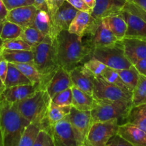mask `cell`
I'll list each match as a JSON object with an SVG mask.
<instances>
[{
    "instance_id": "cell-1",
    "label": "cell",
    "mask_w": 146,
    "mask_h": 146,
    "mask_svg": "<svg viewBox=\"0 0 146 146\" xmlns=\"http://www.w3.org/2000/svg\"><path fill=\"white\" fill-rule=\"evenodd\" d=\"M54 41L57 61L68 72L78 66L84 65L87 58H91L94 48L86 38L84 40V37L64 30Z\"/></svg>"
},
{
    "instance_id": "cell-2",
    "label": "cell",
    "mask_w": 146,
    "mask_h": 146,
    "mask_svg": "<svg viewBox=\"0 0 146 146\" xmlns=\"http://www.w3.org/2000/svg\"><path fill=\"white\" fill-rule=\"evenodd\" d=\"M30 123L20 114L16 103L0 98V131L4 146H17Z\"/></svg>"
},
{
    "instance_id": "cell-3",
    "label": "cell",
    "mask_w": 146,
    "mask_h": 146,
    "mask_svg": "<svg viewBox=\"0 0 146 146\" xmlns=\"http://www.w3.org/2000/svg\"><path fill=\"white\" fill-rule=\"evenodd\" d=\"M51 101V97L46 90L40 89L31 96L19 103H16L20 114L30 123L38 124L42 129L48 127L47 113Z\"/></svg>"
},
{
    "instance_id": "cell-4",
    "label": "cell",
    "mask_w": 146,
    "mask_h": 146,
    "mask_svg": "<svg viewBox=\"0 0 146 146\" xmlns=\"http://www.w3.org/2000/svg\"><path fill=\"white\" fill-rule=\"evenodd\" d=\"M34 65L42 75L43 89L46 90L47 84L56 70L60 67L56 55L54 41L47 36L39 44L32 48Z\"/></svg>"
},
{
    "instance_id": "cell-5",
    "label": "cell",
    "mask_w": 146,
    "mask_h": 146,
    "mask_svg": "<svg viewBox=\"0 0 146 146\" xmlns=\"http://www.w3.org/2000/svg\"><path fill=\"white\" fill-rule=\"evenodd\" d=\"M131 107L132 103L129 102L95 100L94 107L91 111L92 123L113 120H118L120 125L125 123Z\"/></svg>"
},
{
    "instance_id": "cell-6",
    "label": "cell",
    "mask_w": 146,
    "mask_h": 146,
    "mask_svg": "<svg viewBox=\"0 0 146 146\" xmlns=\"http://www.w3.org/2000/svg\"><path fill=\"white\" fill-rule=\"evenodd\" d=\"M93 97L96 101L132 103V91L123 89L106 81L101 76L92 74Z\"/></svg>"
},
{
    "instance_id": "cell-7",
    "label": "cell",
    "mask_w": 146,
    "mask_h": 146,
    "mask_svg": "<svg viewBox=\"0 0 146 146\" xmlns=\"http://www.w3.org/2000/svg\"><path fill=\"white\" fill-rule=\"evenodd\" d=\"M91 57L97 58L106 66L115 70L131 68L133 64L126 58L122 41L113 46L95 48L91 53Z\"/></svg>"
},
{
    "instance_id": "cell-8",
    "label": "cell",
    "mask_w": 146,
    "mask_h": 146,
    "mask_svg": "<svg viewBox=\"0 0 146 146\" xmlns=\"http://www.w3.org/2000/svg\"><path fill=\"white\" fill-rule=\"evenodd\" d=\"M119 125L118 120L93 123L86 138L85 146H106L117 134Z\"/></svg>"
},
{
    "instance_id": "cell-9",
    "label": "cell",
    "mask_w": 146,
    "mask_h": 146,
    "mask_svg": "<svg viewBox=\"0 0 146 146\" xmlns=\"http://www.w3.org/2000/svg\"><path fill=\"white\" fill-rule=\"evenodd\" d=\"M49 131L56 146H85L67 117L50 127Z\"/></svg>"
},
{
    "instance_id": "cell-10",
    "label": "cell",
    "mask_w": 146,
    "mask_h": 146,
    "mask_svg": "<svg viewBox=\"0 0 146 146\" xmlns=\"http://www.w3.org/2000/svg\"><path fill=\"white\" fill-rule=\"evenodd\" d=\"M101 22V20L95 19L91 13L78 11L70 24L68 31L71 34H76L81 37L92 36Z\"/></svg>"
},
{
    "instance_id": "cell-11",
    "label": "cell",
    "mask_w": 146,
    "mask_h": 146,
    "mask_svg": "<svg viewBox=\"0 0 146 146\" xmlns=\"http://www.w3.org/2000/svg\"><path fill=\"white\" fill-rule=\"evenodd\" d=\"M78 11V10L74 8L68 1H64L55 14L51 17L53 23L51 38L54 41L61 31L68 29Z\"/></svg>"
},
{
    "instance_id": "cell-12",
    "label": "cell",
    "mask_w": 146,
    "mask_h": 146,
    "mask_svg": "<svg viewBox=\"0 0 146 146\" xmlns=\"http://www.w3.org/2000/svg\"><path fill=\"white\" fill-rule=\"evenodd\" d=\"M67 118L78 137L86 142L87 134L92 124L91 111H79L72 106Z\"/></svg>"
},
{
    "instance_id": "cell-13",
    "label": "cell",
    "mask_w": 146,
    "mask_h": 146,
    "mask_svg": "<svg viewBox=\"0 0 146 146\" xmlns=\"http://www.w3.org/2000/svg\"><path fill=\"white\" fill-rule=\"evenodd\" d=\"M122 42L125 56L133 65L146 58V39L125 37Z\"/></svg>"
},
{
    "instance_id": "cell-14",
    "label": "cell",
    "mask_w": 146,
    "mask_h": 146,
    "mask_svg": "<svg viewBox=\"0 0 146 146\" xmlns=\"http://www.w3.org/2000/svg\"><path fill=\"white\" fill-rule=\"evenodd\" d=\"M127 2L126 0H96L91 16L95 19L101 20L106 17L121 12Z\"/></svg>"
},
{
    "instance_id": "cell-15",
    "label": "cell",
    "mask_w": 146,
    "mask_h": 146,
    "mask_svg": "<svg viewBox=\"0 0 146 146\" xmlns=\"http://www.w3.org/2000/svg\"><path fill=\"white\" fill-rule=\"evenodd\" d=\"M73 86L69 72L60 66L50 79L46 87V91L52 98L57 94L71 88Z\"/></svg>"
},
{
    "instance_id": "cell-16",
    "label": "cell",
    "mask_w": 146,
    "mask_h": 146,
    "mask_svg": "<svg viewBox=\"0 0 146 146\" xmlns=\"http://www.w3.org/2000/svg\"><path fill=\"white\" fill-rule=\"evenodd\" d=\"M121 13L128 26L125 37L146 39V21L126 10L123 9Z\"/></svg>"
},
{
    "instance_id": "cell-17",
    "label": "cell",
    "mask_w": 146,
    "mask_h": 146,
    "mask_svg": "<svg viewBox=\"0 0 146 146\" xmlns=\"http://www.w3.org/2000/svg\"><path fill=\"white\" fill-rule=\"evenodd\" d=\"M37 9L34 5L19 7L9 11L7 20L22 27H32L35 19Z\"/></svg>"
},
{
    "instance_id": "cell-18",
    "label": "cell",
    "mask_w": 146,
    "mask_h": 146,
    "mask_svg": "<svg viewBox=\"0 0 146 146\" xmlns=\"http://www.w3.org/2000/svg\"><path fill=\"white\" fill-rule=\"evenodd\" d=\"M71 81L74 86L82 90L84 92L93 96L94 84L92 81V73L84 65L78 66L69 71Z\"/></svg>"
},
{
    "instance_id": "cell-19",
    "label": "cell",
    "mask_w": 146,
    "mask_h": 146,
    "mask_svg": "<svg viewBox=\"0 0 146 146\" xmlns=\"http://www.w3.org/2000/svg\"><path fill=\"white\" fill-rule=\"evenodd\" d=\"M38 90H40L39 86L34 84L15 86L6 88L0 98L10 103H19L31 96Z\"/></svg>"
},
{
    "instance_id": "cell-20",
    "label": "cell",
    "mask_w": 146,
    "mask_h": 146,
    "mask_svg": "<svg viewBox=\"0 0 146 146\" xmlns=\"http://www.w3.org/2000/svg\"><path fill=\"white\" fill-rule=\"evenodd\" d=\"M117 134L133 146H146V132L133 124L119 125Z\"/></svg>"
},
{
    "instance_id": "cell-21",
    "label": "cell",
    "mask_w": 146,
    "mask_h": 146,
    "mask_svg": "<svg viewBox=\"0 0 146 146\" xmlns=\"http://www.w3.org/2000/svg\"><path fill=\"white\" fill-rule=\"evenodd\" d=\"M89 41L93 48L111 46L116 44L119 40L104 25L101 21L92 36H85Z\"/></svg>"
},
{
    "instance_id": "cell-22",
    "label": "cell",
    "mask_w": 146,
    "mask_h": 146,
    "mask_svg": "<svg viewBox=\"0 0 146 146\" xmlns=\"http://www.w3.org/2000/svg\"><path fill=\"white\" fill-rule=\"evenodd\" d=\"M101 21L118 40L122 41L125 38L128 26L121 12L104 17L101 19Z\"/></svg>"
},
{
    "instance_id": "cell-23",
    "label": "cell",
    "mask_w": 146,
    "mask_h": 146,
    "mask_svg": "<svg viewBox=\"0 0 146 146\" xmlns=\"http://www.w3.org/2000/svg\"><path fill=\"white\" fill-rule=\"evenodd\" d=\"M71 90L73 94L72 106L79 111H91L95 102L93 96L74 86L71 87Z\"/></svg>"
},
{
    "instance_id": "cell-24",
    "label": "cell",
    "mask_w": 146,
    "mask_h": 146,
    "mask_svg": "<svg viewBox=\"0 0 146 146\" xmlns=\"http://www.w3.org/2000/svg\"><path fill=\"white\" fill-rule=\"evenodd\" d=\"M1 56L4 59L12 64H34V54L32 50L2 49Z\"/></svg>"
},
{
    "instance_id": "cell-25",
    "label": "cell",
    "mask_w": 146,
    "mask_h": 146,
    "mask_svg": "<svg viewBox=\"0 0 146 146\" xmlns=\"http://www.w3.org/2000/svg\"><path fill=\"white\" fill-rule=\"evenodd\" d=\"M32 27L38 30L45 36H48L51 38L53 23L52 18L48 11H44V10H37Z\"/></svg>"
},
{
    "instance_id": "cell-26",
    "label": "cell",
    "mask_w": 146,
    "mask_h": 146,
    "mask_svg": "<svg viewBox=\"0 0 146 146\" xmlns=\"http://www.w3.org/2000/svg\"><path fill=\"white\" fill-rule=\"evenodd\" d=\"M6 88L19 85L32 84L28 78L12 63L9 62L8 72L5 82Z\"/></svg>"
},
{
    "instance_id": "cell-27",
    "label": "cell",
    "mask_w": 146,
    "mask_h": 146,
    "mask_svg": "<svg viewBox=\"0 0 146 146\" xmlns=\"http://www.w3.org/2000/svg\"><path fill=\"white\" fill-rule=\"evenodd\" d=\"M125 123L133 124L146 132V104L131 107Z\"/></svg>"
},
{
    "instance_id": "cell-28",
    "label": "cell",
    "mask_w": 146,
    "mask_h": 146,
    "mask_svg": "<svg viewBox=\"0 0 146 146\" xmlns=\"http://www.w3.org/2000/svg\"><path fill=\"white\" fill-rule=\"evenodd\" d=\"M71 107L72 106L57 105L51 101L47 113V121L50 127L66 118L69 115Z\"/></svg>"
},
{
    "instance_id": "cell-29",
    "label": "cell",
    "mask_w": 146,
    "mask_h": 146,
    "mask_svg": "<svg viewBox=\"0 0 146 146\" xmlns=\"http://www.w3.org/2000/svg\"><path fill=\"white\" fill-rule=\"evenodd\" d=\"M27 78L29 79L31 84L38 86L40 89H43V78L42 75L40 74L34 64H14Z\"/></svg>"
},
{
    "instance_id": "cell-30",
    "label": "cell",
    "mask_w": 146,
    "mask_h": 146,
    "mask_svg": "<svg viewBox=\"0 0 146 146\" xmlns=\"http://www.w3.org/2000/svg\"><path fill=\"white\" fill-rule=\"evenodd\" d=\"M119 74L124 84L128 87L130 90L133 92L134 88L136 86L140 77V74L133 65L129 68L126 69L116 70Z\"/></svg>"
},
{
    "instance_id": "cell-31",
    "label": "cell",
    "mask_w": 146,
    "mask_h": 146,
    "mask_svg": "<svg viewBox=\"0 0 146 146\" xmlns=\"http://www.w3.org/2000/svg\"><path fill=\"white\" fill-rule=\"evenodd\" d=\"M45 36L38 30L33 27H23V31L20 38H22L31 47H34L39 44L45 38Z\"/></svg>"
},
{
    "instance_id": "cell-32",
    "label": "cell",
    "mask_w": 146,
    "mask_h": 146,
    "mask_svg": "<svg viewBox=\"0 0 146 146\" xmlns=\"http://www.w3.org/2000/svg\"><path fill=\"white\" fill-rule=\"evenodd\" d=\"M42 129L38 124L29 123L26 128L17 146H34L38 133Z\"/></svg>"
},
{
    "instance_id": "cell-33",
    "label": "cell",
    "mask_w": 146,
    "mask_h": 146,
    "mask_svg": "<svg viewBox=\"0 0 146 146\" xmlns=\"http://www.w3.org/2000/svg\"><path fill=\"white\" fill-rule=\"evenodd\" d=\"M146 104V76L140 74L139 80L133 91L132 106Z\"/></svg>"
},
{
    "instance_id": "cell-34",
    "label": "cell",
    "mask_w": 146,
    "mask_h": 146,
    "mask_svg": "<svg viewBox=\"0 0 146 146\" xmlns=\"http://www.w3.org/2000/svg\"><path fill=\"white\" fill-rule=\"evenodd\" d=\"M22 31V27L7 20L2 25V29L0 33V38L3 41L19 38L21 36Z\"/></svg>"
},
{
    "instance_id": "cell-35",
    "label": "cell",
    "mask_w": 146,
    "mask_h": 146,
    "mask_svg": "<svg viewBox=\"0 0 146 146\" xmlns=\"http://www.w3.org/2000/svg\"><path fill=\"white\" fill-rule=\"evenodd\" d=\"M101 76L104 78L106 81L111 83V84H114V85L117 86L122 88L123 89L128 90V91H131V90L128 88V87L124 84L123 81H122L121 78L120 77L119 74H118L117 71L113 68H109L107 66L105 71L102 74Z\"/></svg>"
},
{
    "instance_id": "cell-36",
    "label": "cell",
    "mask_w": 146,
    "mask_h": 146,
    "mask_svg": "<svg viewBox=\"0 0 146 146\" xmlns=\"http://www.w3.org/2000/svg\"><path fill=\"white\" fill-rule=\"evenodd\" d=\"M2 49L8 50H26L30 51L32 50V47L29 45L20 37L12 39H8L3 41Z\"/></svg>"
},
{
    "instance_id": "cell-37",
    "label": "cell",
    "mask_w": 146,
    "mask_h": 146,
    "mask_svg": "<svg viewBox=\"0 0 146 146\" xmlns=\"http://www.w3.org/2000/svg\"><path fill=\"white\" fill-rule=\"evenodd\" d=\"M51 101L59 106H72L73 94L71 88L57 94L51 98Z\"/></svg>"
},
{
    "instance_id": "cell-38",
    "label": "cell",
    "mask_w": 146,
    "mask_h": 146,
    "mask_svg": "<svg viewBox=\"0 0 146 146\" xmlns=\"http://www.w3.org/2000/svg\"><path fill=\"white\" fill-rule=\"evenodd\" d=\"M84 66L86 68H88L94 75L101 76L105 69L106 68V66L94 57H91L90 59L86 61L84 64Z\"/></svg>"
},
{
    "instance_id": "cell-39",
    "label": "cell",
    "mask_w": 146,
    "mask_h": 146,
    "mask_svg": "<svg viewBox=\"0 0 146 146\" xmlns=\"http://www.w3.org/2000/svg\"><path fill=\"white\" fill-rule=\"evenodd\" d=\"M34 146H56L50 131L41 129L37 135Z\"/></svg>"
},
{
    "instance_id": "cell-40",
    "label": "cell",
    "mask_w": 146,
    "mask_h": 146,
    "mask_svg": "<svg viewBox=\"0 0 146 146\" xmlns=\"http://www.w3.org/2000/svg\"><path fill=\"white\" fill-rule=\"evenodd\" d=\"M9 11L19 7L34 5V0H3Z\"/></svg>"
},
{
    "instance_id": "cell-41",
    "label": "cell",
    "mask_w": 146,
    "mask_h": 146,
    "mask_svg": "<svg viewBox=\"0 0 146 146\" xmlns=\"http://www.w3.org/2000/svg\"><path fill=\"white\" fill-rule=\"evenodd\" d=\"M123 9L138 16L141 18H142L144 21H146V11L137 4H134L133 2H127L124 7Z\"/></svg>"
},
{
    "instance_id": "cell-42",
    "label": "cell",
    "mask_w": 146,
    "mask_h": 146,
    "mask_svg": "<svg viewBox=\"0 0 146 146\" xmlns=\"http://www.w3.org/2000/svg\"><path fill=\"white\" fill-rule=\"evenodd\" d=\"M64 1L65 0H46L48 11L51 17L55 14V13L59 9V7L62 5Z\"/></svg>"
},
{
    "instance_id": "cell-43",
    "label": "cell",
    "mask_w": 146,
    "mask_h": 146,
    "mask_svg": "<svg viewBox=\"0 0 146 146\" xmlns=\"http://www.w3.org/2000/svg\"><path fill=\"white\" fill-rule=\"evenodd\" d=\"M65 1H68L70 4H71L74 8L78 9V11H86L91 14L92 12V9L88 7V6L84 2V0H65Z\"/></svg>"
},
{
    "instance_id": "cell-44",
    "label": "cell",
    "mask_w": 146,
    "mask_h": 146,
    "mask_svg": "<svg viewBox=\"0 0 146 146\" xmlns=\"http://www.w3.org/2000/svg\"><path fill=\"white\" fill-rule=\"evenodd\" d=\"M8 64L9 62L5 59L2 58L0 61V78H1L3 82H5L6 78L8 72Z\"/></svg>"
},
{
    "instance_id": "cell-45",
    "label": "cell",
    "mask_w": 146,
    "mask_h": 146,
    "mask_svg": "<svg viewBox=\"0 0 146 146\" xmlns=\"http://www.w3.org/2000/svg\"><path fill=\"white\" fill-rule=\"evenodd\" d=\"M9 10L7 9L3 0H0V24H4L7 21Z\"/></svg>"
},
{
    "instance_id": "cell-46",
    "label": "cell",
    "mask_w": 146,
    "mask_h": 146,
    "mask_svg": "<svg viewBox=\"0 0 146 146\" xmlns=\"http://www.w3.org/2000/svg\"><path fill=\"white\" fill-rule=\"evenodd\" d=\"M133 66L141 75L146 76V58L139 61Z\"/></svg>"
},
{
    "instance_id": "cell-47",
    "label": "cell",
    "mask_w": 146,
    "mask_h": 146,
    "mask_svg": "<svg viewBox=\"0 0 146 146\" xmlns=\"http://www.w3.org/2000/svg\"><path fill=\"white\" fill-rule=\"evenodd\" d=\"M111 141L113 142L115 146H133L131 144H130L129 143L127 142L126 141H125L123 138H122L121 136H119L118 134L114 135V136L111 138Z\"/></svg>"
},
{
    "instance_id": "cell-48",
    "label": "cell",
    "mask_w": 146,
    "mask_h": 146,
    "mask_svg": "<svg viewBox=\"0 0 146 146\" xmlns=\"http://www.w3.org/2000/svg\"><path fill=\"white\" fill-rule=\"evenodd\" d=\"M34 5L38 10H44V11H48L46 0H34Z\"/></svg>"
},
{
    "instance_id": "cell-49",
    "label": "cell",
    "mask_w": 146,
    "mask_h": 146,
    "mask_svg": "<svg viewBox=\"0 0 146 146\" xmlns=\"http://www.w3.org/2000/svg\"><path fill=\"white\" fill-rule=\"evenodd\" d=\"M133 2L146 11V0H133Z\"/></svg>"
},
{
    "instance_id": "cell-50",
    "label": "cell",
    "mask_w": 146,
    "mask_h": 146,
    "mask_svg": "<svg viewBox=\"0 0 146 146\" xmlns=\"http://www.w3.org/2000/svg\"><path fill=\"white\" fill-rule=\"evenodd\" d=\"M84 2L88 6L89 8H91V9H94V8L96 6V0H84Z\"/></svg>"
},
{
    "instance_id": "cell-51",
    "label": "cell",
    "mask_w": 146,
    "mask_h": 146,
    "mask_svg": "<svg viewBox=\"0 0 146 146\" xmlns=\"http://www.w3.org/2000/svg\"><path fill=\"white\" fill-rule=\"evenodd\" d=\"M5 89H6L5 84H4V83L2 81L1 78H0V95H1V94H3V92L5 91Z\"/></svg>"
},
{
    "instance_id": "cell-52",
    "label": "cell",
    "mask_w": 146,
    "mask_h": 146,
    "mask_svg": "<svg viewBox=\"0 0 146 146\" xmlns=\"http://www.w3.org/2000/svg\"><path fill=\"white\" fill-rule=\"evenodd\" d=\"M106 146H115V145H114L113 142V141H111V139L109 141V142H108V143H107V145H106Z\"/></svg>"
},
{
    "instance_id": "cell-53",
    "label": "cell",
    "mask_w": 146,
    "mask_h": 146,
    "mask_svg": "<svg viewBox=\"0 0 146 146\" xmlns=\"http://www.w3.org/2000/svg\"><path fill=\"white\" fill-rule=\"evenodd\" d=\"M2 44H3V40L0 38V54H1V51H2Z\"/></svg>"
},
{
    "instance_id": "cell-54",
    "label": "cell",
    "mask_w": 146,
    "mask_h": 146,
    "mask_svg": "<svg viewBox=\"0 0 146 146\" xmlns=\"http://www.w3.org/2000/svg\"><path fill=\"white\" fill-rule=\"evenodd\" d=\"M0 146H4L3 145V140H2V136H1V131H0Z\"/></svg>"
},
{
    "instance_id": "cell-55",
    "label": "cell",
    "mask_w": 146,
    "mask_h": 146,
    "mask_svg": "<svg viewBox=\"0 0 146 146\" xmlns=\"http://www.w3.org/2000/svg\"><path fill=\"white\" fill-rule=\"evenodd\" d=\"M2 25H3V24H0V33H1V29H2Z\"/></svg>"
},
{
    "instance_id": "cell-56",
    "label": "cell",
    "mask_w": 146,
    "mask_h": 146,
    "mask_svg": "<svg viewBox=\"0 0 146 146\" xmlns=\"http://www.w3.org/2000/svg\"><path fill=\"white\" fill-rule=\"evenodd\" d=\"M127 1H128V2H133V0H126Z\"/></svg>"
},
{
    "instance_id": "cell-57",
    "label": "cell",
    "mask_w": 146,
    "mask_h": 146,
    "mask_svg": "<svg viewBox=\"0 0 146 146\" xmlns=\"http://www.w3.org/2000/svg\"><path fill=\"white\" fill-rule=\"evenodd\" d=\"M2 56H1V54H0V61H1V59H2Z\"/></svg>"
},
{
    "instance_id": "cell-58",
    "label": "cell",
    "mask_w": 146,
    "mask_h": 146,
    "mask_svg": "<svg viewBox=\"0 0 146 146\" xmlns=\"http://www.w3.org/2000/svg\"><path fill=\"white\" fill-rule=\"evenodd\" d=\"M0 96H1V95H0Z\"/></svg>"
}]
</instances>
